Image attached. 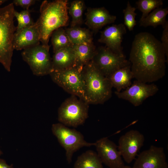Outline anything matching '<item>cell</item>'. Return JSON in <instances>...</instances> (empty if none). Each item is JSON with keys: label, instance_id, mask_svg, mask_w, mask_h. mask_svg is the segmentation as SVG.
I'll return each instance as SVG.
<instances>
[{"label": "cell", "instance_id": "cell-1", "mask_svg": "<svg viewBox=\"0 0 168 168\" xmlns=\"http://www.w3.org/2000/svg\"><path fill=\"white\" fill-rule=\"evenodd\" d=\"M166 56L161 42L153 35L146 32L137 34L128 60L133 78L147 83L162 78L166 73Z\"/></svg>", "mask_w": 168, "mask_h": 168}, {"label": "cell", "instance_id": "cell-2", "mask_svg": "<svg viewBox=\"0 0 168 168\" xmlns=\"http://www.w3.org/2000/svg\"><path fill=\"white\" fill-rule=\"evenodd\" d=\"M68 1H43L40 6V17L35 22L39 32L41 44L48 45L52 32L66 26L68 23Z\"/></svg>", "mask_w": 168, "mask_h": 168}, {"label": "cell", "instance_id": "cell-3", "mask_svg": "<svg viewBox=\"0 0 168 168\" xmlns=\"http://www.w3.org/2000/svg\"><path fill=\"white\" fill-rule=\"evenodd\" d=\"M82 72L85 84L84 101L89 105L104 104L111 97L112 87L107 78L91 60Z\"/></svg>", "mask_w": 168, "mask_h": 168}, {"label": "cell", "instance_id": "cell-4", "mask_svg": "<svg viewBox=\"0 0 168 168\" xmlns=\"http://www.w3.org/2000/svg\"><path fill=\"white\" fill-rule=\"evenodd\" d=\"M15 11L12 3L0 7V63L8 72L11 71L13 41L16 28L14 21Z\"/></svg>", "mask_w": 168, "mask_h": 168}, {"label": "cell", "instance_id": "cell-5", "mask_svg": "<svg viewBox=\"0 0 168 168\" xmlns=\"http://www.w3.org/2000/svg\"><path fill=\"white\" fill-rule=\"evenodd\" d=\"M89 104L73 95L66 99L58 110V119L66 126L77 127L88 117Z\"/></svg>", "mask_w": 168, "mask_h": 168}, {"label": "cell", "instance_id": "cell-6", "mask_svg": "<svg viewBox=\"0 0 168 168\" xmlns=\"http://www.w3.org/2000/svg\"><path fill=\"white\" fill-rule=\"evenodd\" d=\"M83 67L75 65L66 69L53 71L49 75L53 81L64 90L84 100Z\"/></svg>", "mask_w": 168, "mask_h": 168}, {"label": "cell", "instance_id": "cell-7", "mask_svg": "<svg viewBox=\"0 0 168 168\" xmlns=\"http://www.w3.org/2000/svg\"><path fill=\"white\" fill-rule=\"evenodd\" d=\"M51 130L60 144L65 150L66 160L69 164L72 161L75 152L83 147L94 146L95 143L86 142L80 132L69 128L61 123L53 124Z\"/></svg>", "mask_w": 168, "mask_h": 168}, {"label": "cell", "instance_id": "cell-8", "mask_svg": "<svg viewBox=\"0 0 168 168\" xmlns=\"http://www.w3.org/2000/svg\"><path fill=\"white\" fill-rule=\"evenodd\" d=\"M49 48V45L40 44L26 48L22 52L23 60L29 66L34 75L43 76L53 71Z\"/></svg>", "mask_w": 168, "mask_h": 168}, {"label": "cell", "instance_id": "cell-9", "mask_svg": "<svg viewBox=\"0 0 168 168\" xmlns=\"http://www.w3.org/2000/svg\"><path fill=\"white\" fill-rule=\"evenodd\" d=\"M91 61L106 77L115 71L130 64L125 55L120 56L105 46H100L96 49Z\"/></svg>", "mask_w": 168, "mask_h": 168}, {"label": "cell", "instance_id": "cell-10", "mask_svg": "<svg viewBox=\"0 0 168 168\" xmlns=\"http://www.w3.org/2000/svg\"><path fill=\"white\" fill-rule=\"evenodd\" d=\"M159 91L156 85L136 80L124 90L115 91V94L120 99L128 101L135 106L142 105L147 98L156 94Z\"/></svg>", "mask_w": 168, "mask_h": 168}, {"label": "cell", "instance_id": "cell-11", "mask_svg": "<svg viewBox=\"0 0 168 168\" xmlns=\"http://www.w3.org/2000/svg\"><path fill=\"white\" fill-rule=\"evenodd\" d=\"M143 135L136 130H131L121 136L118 141V149L125 161L131 163L144 144Z\"/></svg>", "mask_w": 168, "mask_h": 168}, {"label": "cell", "instance_id": "cell-12", "mask_svg": "<svg viewBox=\"0 0 168 168\" xmlns=\"http://www.w3.org/2000/svg\"><path fill=\"white\" fill-rule=\"evenodd\" d=\"M97 154L102 163L109 168H123L125 166L122 156L115 143L107 138L95 142Z\"/></svg>", "mask_w": 168, "mask_h": 168}, {"label": "cell", "instance_id": "cell-13", "mask_svg": "<svg viewBox=\"0 0 168 168\" xmlns=\"http://www.w3.org/2000/svg\"><path fill=\"white\" fill-rule=\"evenodd\" d=\"M133 168H168L164 149L153 145L141 152L135 160Z\"/></svg>", "mask_w": 168, "mask_h": 168}, {"label": "cell", "instance_id": "cell-14", "mask_svg": "<svg viewBox=\"0 0 168 168\" xmlns=\"http://www.w3.org/2000/svg\"><path fill=\"white\" fill-rule=\"evenodd\" d=\"M126 33V27L124 24H113L107 26L100 32L98 41L105 44L106 47L114 53L124 56L122 43L123 36Z\"/></svg>", "mask_w": 168, "mask_h": 168}, {"label": "cell", "instance_id": "cell-15", "mask_svg": "<svg viewBox=\"0 0 168 168\" xmlns=\"http://www.w3.org/2000/svg\"><path fill=\"white\" fill-rule=\"evenodd\" d=\"M40 37L35 23L14 33L13 47L17 50L24 49L40 44Z\"/></svg>", "mask_w": 168, "mask_h": 168}, {"label": "cell", "instance_id": "cell-16", "mask_svg": "<svg viewBox=\"0 0 168 168\" xmlns=\"http://www.w3.org/2000/svg\"><path fill=\"white\" fill-rule=\"evenodd\" d=\"M85 14V24L96 32L107 24L114 23L117 18L104 7L88 8Z\"/></svg>", "mask_w": 168, "mask_h": 168}, {"label": "cell", "instance_id": "cell-17", "mask_svg": "<svg viewBox=\"0 0 168 168\" xmlns=\"http://www.w3.org/2000/svg\"><path fill=\"white\" fill-rule=\"evenodd\" d=\"M52 61L53 71L62 70L76 65L72 46L63 48L54 53Z\"/></svg>", "mask_w": 168, "mask_h": 168}, {"label": "cell", "instance_id": "cell-18", "mask_svg": "<svg viewBox=\"0 0 168 168\" xmlns=\"http://www.w3.org/2000/svg\"><path fill=\"white\" fill-rule=\"evenodd\" d=\"M107 78L112 87L118 92L129 86L133 78L131 69V64L120 68L110 74Z\"/></svg>", "mask_w": 168, "mask_h": 168}, {"label": "cell", "instance_id": "cell-19", "mask_svg": "<svg viewBox=\"0 0 168 168\" xmlns=\"http://www.w3.org/2000/svg\"><path fill=\"white\" fill-rule=\"evenodd\" d=\"M76 58V65L83 67L92 59L96 49L93 42L72 46Z\"/></svg>", "mask_w": 168, "mask_h": 168}, {"label": "cell", "instance_id": "cell-20", "mask_svg": "<svg viewBox=\"0 0 168 168\" xmlns=\"http://www.w3.org/2000/svg\"><path fill=\"white\" fill-rule=\"evenodd\" d=\"M168 14L167 7L156 8L142 20L139 21L140 26L145 27L149 26L156 27L159 25H161L163 27L168 22L166 20Z\"/></svg>", "mask_w": 168, "mask_h": 168}, {"label": "cell", "instance_id": "cell-21", "mask_svg": "<svg viewBox=\"0 0 168 168\" xmlns=\"http://www.w3.org/2000/svg\"><path fill=\"white\" fill-rule=\"evenodd\" d=\"M65 30L73 45L93 43L92 33L88 29L75 26Z\"/></svg>", "mask_w": 168, "mask_h": 168}, {"label": "cell", "instance_id": "cell-22", "mask_svg": "<svg viewBox=\"0 0 168 168\" xmlns=\"http://www.w3.org/2000/svg\"><path fill=\"white\" fill-rule=\"evenodd\" d=\"M102 164L97 153L89 150L78 156L74 168H103Z\"/></svg>", "mask_w": 168, "mask_h": 168}, {"label": "cell", "instance_id": "cell-23", "mask_svg": "<svg viewBox=\"0 0 168 168\" xmlns=\"http://www.w3.org/2000/svg\"><path fill=\"white\" fill-rule=\"evenodd\" d=\"M51 37L54 53L60 49L73 45L65 29L63 27L59 28L54 30Z\"/></svg>", "mask_w": 168, "mask_h": 168}, {"label": "cell", "instance_id": "cell-24", "mask_svg": "<svg viewBox=\"0 0 168 168\" xmlns=\"http://www.w3.org/2000/svg\"><path fill=\"white\" fill-rule=\"evenodd\" d=\"M85 4L82 0L72 1L68 8L72 18L71 27L79 26L82 24L83 14L85 8Z\"/></svg>", "mask_w": 168, "mask_h": 168}, {"label": "cell", "instance_id": "cell-25", "mask_svg": "<svg viewBox=\"0 0 168 168\" xmlns=\"http://www.w3.org/2000/svg\"><path fill=\"white\" fill-rule=\"evenodd\" d=\"M137 8L142 13L139 21L142 20L152 11L163 4L162 0H139L136 2Z\"/></svg>", "mask_w": 168, "mask_h": 168}, {"label": "cell", "instance_id": "cell-26", "mask_svg": "<svg viewBox=\"0 0 168 168\" xmlns=\"http://www.w3.org/2000/svg\"><path fill=\"white\" fill-rule=\"evenodd\" d=\"M31 12L29 9H25L20 12L14 11V16L16 19L18 23L16 31H18L34 23L30 16Z\"/></svg>", "mask_w": 168, "mask_h": 168}, {"label": "cell", "instance_id": "cell-27", "mask_svg": "<svg viewBox=\"0 0 168 168\" xmlns=\"http://www.w3.org/2000/svg\"><path fill=\"white\" fill-rule=\"evenodd\" d=\"M136 8L132 7L129 1L127 2L126 7L123 9L124 16V24L129 31H132L136 25L135 19L137 14L135 11Z\"/></svg>", "mask_w": 168, "mask_h": 168}, {"label": "cell", "instance_id": "cell-28", "mask_svg": "<svg viewBox=\"0 0 168 168\" xmlns=\"http://www.w3.org/2000/svg\"><path fill=\"white\" fill-rule=\"evenodd\" d=\"M163 30L161 37V43L165 51L166 56L168 59V22L163 27Z\"/></svg>", "mask_w": 168, "mask_h": 168}, {"label": "cell", "instance_id": "cell-29", "mask_svg": "<svg viewBox=\"0 0 168 168\" xmlns=\"http://www.w3.org/2000/svg\"><path fill=\"white\" fill-rule=\"evenodd\" d=\"M36 1L35 0H14L12 3L16 6L28 10L30 6L35 4Z\"/></svg>", "mask_w": 168, "mask_h": 168}, {"label": "cell", "instance_id": "cell-30", "mask_svg": "<svg viewBox=\"0 0 168 168\" xmlns=\"http://www.w3.org/2000/svg\"><path fill=\"white\" fill-rule=\"evenodd\" d=\"M0 168H13L12 165H9L3 159H0Z\"/></svg>", "mask_w": 168, "mask_h": 168}, {"label": "cell", "instance_id": "cell-31", "mask_svg": "<svg viewBox=\"0 0 168 168\" xmlns=\"http://www.w3.org/2000/svg\"><path fill=\"white\" fill-rule=\"evenodd\" d=\"M7 1L6 0H0V5H1Z\"/></svg>", "mask_w": 168, "mask_h": 168}, {"label": "cell", "instance_id": "cell-32", "mask_svg": "<svg viewBox=\"0 0 168 168\" xmlns=\"http://www.w3.org/2000/svg\"><path fill=\"white\" fill-rule=\"evenodd\" d=\"M123 168H133V167H131L128 166H125Z\"/></svg>", "mask_w": 168, "mask_h": 168}, {"label": "cell", "instance_id": "cell-33", "mask_svg": "<svg viewBox=\"0 0 168 168\" xmlns=\"http://www.w3.org/2000/svg\"><path fill=\"white\" fill-rule=\"evenodd\" d=\"M2 154V151L0 149V156Z\"/></svg>", "mask_w": 168, "mask_h": 168}, {"label": "cell", "instance_id": "cell-34", "mask_svg": "<svg viewBox=\"0 0 168 168\" xmlns=\"http://www.w3.org/2000/svg\"><path fill=\"white\" fill-rule=\"evenodd\" d=\"M107 168H108V167H107Z\"/></svg>", "mask_w": 168, "mask_h": 168}]
</instances>
